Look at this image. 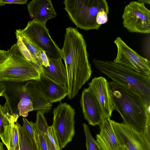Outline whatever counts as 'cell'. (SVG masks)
<instances>
[{
  "label": "cell",
  "instance_id": "28",
  "mask_svg": "<svg viewBox=\"0 0 150 150\" xmlns=\"http://www.w3.org/2000/svg\"><path fill=\"white\" fill-rule=\"evenodd\" d=\"M150 116L147 119L144 133L146 136L150 140Z\"/></svg>",
  "mask_w": 150,
  "mask_h": 150
},
{
  "label": "cell",
  "instance_id": "15",
  "mask_svg": "<svg viewBox=\"0 0 150 150\" xmlns=\"http://www.w3.org/2000/svg\"><path fill=\"white\" fill-rule=\"evenodd\" d=\"M110 117L103 116L96 141L103 150H121L122 148L117 142Z\"/></svg>",
  "mask_w": 150,
  "mask_h": 150
},
{
  "label": "cell",
  "instance_id": "13",
  "mask_svg": "<svg viewBox=\"0 0 150 150\" xmlns=\"http://www.w3.org/2000/svg\"><path fill=\"white\" fill-rule=\"evenodd\" d=\"M80 104L83 117L88 124L93 126L99 125L103 114L97 98L88 88L83 91Z\"/></svg>",
  "mask_w": 150,
  "mask_h": 150
},
{
  "label": "cell",
  "instance_id": "20",
  "mask_svg": "<svg viewBox=\"0 0 150 150\" xmlns=\"http://www.w3.org/2000/svg\"><path fill=\"white\" fill-rule=\"evenodd\" d=\"M17 125L19 136V146L15 150H40L36 141L18 122Z\"/></svg>",
  "mask_w": 150,
  "mask_h": 150
},
{
  "label": "cell",
  "instance_id": "1",
  "mask_svg": "<svg viewBox=\"0 0 150 150\" xmlns=\"http://www.w3.org/2000/svg\"><path fill=\"white\" fill-rule=\"evenodd\" d=\"M86 47L83 35L76 28H66L61 50L67 73V97L70 100L77 95L91 75Z\"/></svg>",
  "mask_w": 150,
  "mask_h": 150
},
{
  "label": "cell",
  "instance_id": "22",
  "mask_svg": "<svg viewBox=\"0 0 150 150\" xmlns=\"http://www.w3.org/2000/svg\"><path fill=\"white\" fill-rule=\"evenodd\" d=\"M44 113L42 111H38L36 114V121L35 123L37 133L45 134L49 126L44 116Z\"/></svg>",
  "mask_w": 150,
  "mask_h": 150
},
{
  "label": "cell",
  "instance_id": "16",
  "mask_svg": "<svg viewBox=\"0 0 150 150\" xmlns=\"http://www.w3.org/2000/svg\"><path fill=\"white\" fill-rule=\"evenodd\" d=\"M27 9L31 19L43 24L57 15L50 0H33L27 5Z\"/></svg>",
  "mask_w": 150,
  "mask_h": 150
},
{
  "label": "cell",
  "instance_id": "35",
  "mask_svg": "<svg viewBox=\"0 0 150 150\" xmlns=\"http://www.w3.org/2000/svg\"><path fill=\"white\" fill-rule=\"evenodd\" d=\"M121 150H128L125 147H123L122 148Z\"/></svg>",
  "mask_w": 150,
  "mask_h": 150
},
{
  "label": "cell",
  "instance_id": "9",
  "mask_svg": "<svg viewBox=\"0 0 150 150\" xmlns=\"http://www.w3.org/2000/svg\"><path fill=\"white\" fill-rule=\"evenodd\" d=\"M123 26L129 32L150 33V11L144 3L132 1L125 6L122 16Z\"/></svg>",
  "mask_w": 150,
  "mask_h": 150
},
{
  "label": "cell",
  "instance_id": "6",
  "mask_svg": "<svg viewBox=\"0 0 150 150\" xmlns=\"http://www.w3.org/2000/svg\"><path fill=\"white\" fill-rule=\"evenodd\" d=\"M63 3L70 20L77 27L85 30L99 29L101 25L96 22L98 14L103 10L109 11L105 0H65Z\"/></svg>",
  "mask_w": 150,
  "mask_h": 150
},
{
  "label": "cell",
  "instance_id": "21",
  "mask_svg": "<svg viewBox=\"0 0 150 150\" xmlns=\"http://www.w3.org/2000/svg\"><path fill=\"white\" fill-rule=\"evenodd\" d=\"M83 125L86 137V150H103L92 137L89 127L85 123Z\"/></svg>",
  "mask_w": 150,
  "mask_h": 150
},
{
  "label": "cell",
  "instance_id": "23",
  "mask_svg": "<svg viewBox=\"0 0 150 150\" xmlns=\"http://www.w3.org/2000/svg\"><path fill=\"white\" fill-rule=\"evenodd\" d=\"M18 146L19 136L18 131L17 125L15 122L12 124L9 149L11 148L13 149V150H15L17 148Z\"/></svg>",
  "mask_w": 150,
  "mask_h": 150
},
{
  "label": "cell",
  "instance_id": "26",
  "mask_svg": "<svg viewBox=\"0 0 150 150\" xmlns=\"http://www.w3.org/2000/svg\"><path fill=\"white\" fill-rule=\"evenodd\" d=\"M36 141L40 147V150H48L45 134H38Z\"/></svg>",
  "mask_w": 150,
  "mask_h": 150
},
{
  "label": "cell",
  "instance_id": "31",
  "mask_svg": "<svg viewBox=\"0 0 150 150\" xmlns=\"http://www.w3.org/2000/svg\"><path fill=\"white\" fill-rule=\"evenodd\" d=\"M48 150H58L52 143L48 136L45 135Z\"/></svg>",
  "mask_w": 150,
  "mask_h": 150
},
{
  "label": "cell",
  "instance_id": "19",
  "mask_svg": "<svg viewBox=\"0 0 150 150\" xmlns=\"http://www.w3.org/2000/svg\"><path fill=\"white\" fill-rule=\"evenodd\" d=\"M17 120L10 113L6 102L3 106L0 104V137L8 150L12 124Z\"/></svg>",
  "mask_w": 150,
  "mask_h": 150
},
{
  "label": "cell",
  "instance_id": "34",
  "mask_svg": "<svg viewBox=\"0 0 150 150\" xmlns=\"http://www.w3.org/2000/svg\"><path fill=\"white\" fill-rule=\"evenodd\" d=\"M4 144L0 141V150H4L3 148Z\"/></svg>",
  "mask_w": 150,
  "mask_h": 150
},
{
  "label": "cell",
  "instance_id": "25",
  "mask_svg": "<svg viewBox=\"0 0 150 150\" xmlns=\"http://www.w3.org/2000/svg\"><path fill=\"white\" fill-rule=\"evenodd\" d=\"M45 135L49 137L52 143L58 150H62L59 147L57 139L53 127L49 126Z\"/></svg>",
  "mask_w": 150,
  "mask_h": 150
},
{
  "label": "cell",
  "instance_id": "2",
  "mask_svg": "<svg viewBox=\"0 0 150 150\" xmlns=\"http://www.w3.org/2000/svg\"><path fill=\"white\" fill-rule=\"evenodd\" d=\"M3 96L10 113L13 115L27 117L29 112L43 109L47 100L39 89L35 81L8 82L5 85Z\"/></svg>",
  "mask_w": 150,
  "mask_h": 150
},
{
  "label": "cell",
  "instance_id": "33",
  "mask_svg": "<svg viewBox=\"0 0 150 150\" xmlns=\"http://www.w3.org/2000/svg\"><path fill=\"white\" fill-rule=\"evenodd\" d=\"M138 1L142 2V3H145L147 4H150V1L149 0H139Z\"/></svg>",
  "mask_w": 150,
  "mask_h": 150
},
{
  "label": "cell",
  "instance_id": "29",
  "mask_svg": "<svg viewBox=\"0 0 150 150\" xmlns=\"http://www.w3.org/2000/svg\"><path fill=\"white\" fill-rule=\"evenodd\" d=\"M27 0H0L1 3L3 4H26Z\"/></svg>",
  "mask_w": 150,
  "mask_h": 150
},
{
  "label": "cell",
  "instance_id": "7",
  "mask_svg": "<svg viewBox=\"0 0 150 150\" xmlns=\"http://www.w3.org/2000/svg\"><path fill=\"white\" fill-rule=\"evenodd\" d=\"M53 127L62 149L72 140L74 135L75 110L67 103L61 102L54 109Z\"/></svg>",
  "mask_w": 150,
  "mask_h": 150
},
{
  "label": "cell",
  "instance_id": "36",
  "mask_svg": "<svg viewBox=\"0 0 150 150\" xmlns=\"http://www.w3.org/2000/svg\"><path fill=\"white\" fill-rule=\"evenodd\" d=\"M5 4H3V3H1V2H0V6H3V5H5Z\"/></svg>",
  "mask_w": 150,
  "mask_h": 150
},
{
  "label": "cell",
  "instance_id": "10",
  "mask_svg": "<svg viewBox=\"0 0 150 150\" xmlns=\"http://www.w3.org/2000/svg\"><path fill=\"white\" fill-rule=\"evenodd\" d=\"M113 128L120 147L128 150H150V140L142 132L123 123L111 120Z\"/></svg>",
  "mask_w": 150,
  "mask_h": 150
},
{
  "label": "cell",
  "instance_id": "8",
  "mask_svg": "<svg viewBox=\"0 0 150 150\" xmlns=\"http://www.w3.org/2000/svg\"><path fill=\"white\" fill-rule=\"evenodd\" d=\"M21 30L34 45L45 52L48 58L62 59V50L51 38L46 24L33 20Z\"/></svg>",
  "mask_w": 150,
  "mask_h": 150
},
{
  "label": "cell",
  "instance_id": "14",
  "mask_svg": "<svg viewBox=\"0 0 150 150\" xmlns=\"http://www.w3.org/2000/svg\"><path fill=\"white\" fill-rule=\"evenodd\" d=\"M40 78L35 81L40 91L49 102H60L68 95L67 89L49 78L40 69Z\"/></svg>",
  "mask_w": 150,
  "mask_h": 150
},
{
  "label": "cell",
  "instance_id": "18",
  "mask_svg": "<svg viewBox=\"0 0 150 150\" xmlns=\"http://www.w3.org/2000/svg\"><path fill=\"white\" fill-rule=\"evenodd\" d=\"M48 58L49 66L46 67L40 64V70L51 79L67 89V73L65 67L62 61V59Z\"/></svg>",
  "mask_w": 150,
  "mask_h": 150
},
{
  "label": "cell",
  "instance_id": "12",
  "mask_svg": "<svg viewBox=\"0 0 150 150\" xmlns=\"http://www.w3.org/2000/svg\"><path fill=\"white\" fill-rule=\"evenodd\" d=\"M88 88L97 98L103 116L110 117L113 111L117 109L107 80L102 76L95 77L88 83Z\"/></svg>",
  "mask_w": 150,
  "mask_h": 150
},
{
  "label": "cell",
  "instance_id": "24",
  "mask_svg": "<svg viewBox=\"0 0 150 150\" xmlns=\"http://www.w3.org/2000/svg\"><path fill=\"white\" fill-rule=\"evenodd\" d=\"M23 128L34 139L36 140L38 133L35 123L32 121L29 122L26 118H23Z\"/></svg>",
  "mask_w": 150,
  "mask_h": 150
},
{
  "label": "cell",
  "instance_id": "30",
  "mask_svg": "<svg viewBox=\"0 0 150 150\" xmlns=\"http://www.w3.org/2000/svg\"><path fill=\"white\" fill-rule=\"evenodd\" d=\"M7 58V51L0 50V65L5 61Z\"/></svg>",
  "mask_w": 150,
  "mask_h": 150
},
{
  "label": "cell",
  "instance_id": "5",
  "mask_svg": "<svg viewBox=\"0 0 150 150\" xmlns=\"http://www.w3.org/2000/svg\"><path fill=\"white\" fill-rule=\"evenodd\" d=\"M7 52V59L0 65V81L24 82L40 79L39 66L27 59L16 43Z\"/></svg>",
  "mask_w": 150,
  "mask_h": 150
},
{
  "label": "cell",
  "instance_id": "11",
  "mask_svg": "<svg viewBox=\"0 0 150 150\" xmlns=\"http://www.w3.org/2000/svg\"><path fill=\"white\" fill-rule=\"evenodd\" d=\"M114 43L117 48L116 57L113 61L131 69L141 74L150 76V62L130 48L120 37Z\"/></svg>",
  "mask_w": 150,
  "mask_h": 150
},
{
  "label": "cell",
  "instance_id": "3",
  "mask_svg": "<svg viewBox=\"0 0 150 150\" xmlns=\"http://www.w3.org/2000/svg\"><path fill=\"white\" fill-rule=\"evenodd\" d=\"M108 82L122 123L144 133L147 119L150 116V107L127 87L113 81Z\"/></svg>",
  "mask_w": 150,
  "mask_h": 150
},
{
  "label": "cell",
  "instance_id": "4",
  "mask_svg": "<svg viewBox=\"0 0 150 150\" xmlns=\"http://www.w3.org/2000/svg\"><path fill=\"white\" fill-rule=\"evenodd\" d=\"M96 68L112 81L125 86L137 94L148 107L150 106V76L140 74L126 66L113 61L96 58Z\"/></svg>",
  "mask_w": 150,
  "mask_h": 150
},
{
  "label": "cell",
  "instance_id": "27",
  "mask_svg": "<svg viewBox=\"0 0 150 150\" xmlns=\"http://www.w3.org/2000/svg\"><path fill=\"white\" fill-rule=\"evenodd\" d=\"M40 57L41 61L40 64L47 67L49 66V63L47 57L45 52L43 50H40Z\"/></svg>",
  "mask_w": 150,
  "mask_h": 150
},
{
  "label": "cell",
  "instance_id": "32",
  "mask_svg": "<svg viewBox=\"0 0 150 150\" xmlns=\"http://www.w3.org/2000/svg\"><path fill=\"white\" fill-rule=\"evenodd\" d=\"M5 90V87L2 82L0 81V97L3 96Z\"/></svg>",
  "mask_w": 150,
  "mask_h": 150
},
{
  "label": "cell",
  "instance_id": "17",
  "mask_svg": "<svg viewBox=\"0 0 150 150\" xmlns=\"http://www.w3.org/2000/svg\"><path fill=\"white\" fill-rule=\"evenodd\" d=\"M17 44L24 57L28 60L39 66L41 61L39 48L34 45L21 29L16 32Z\"/></svg>",
  "mask_w": 150,
  "mask_h": 150
}]
</instances>
